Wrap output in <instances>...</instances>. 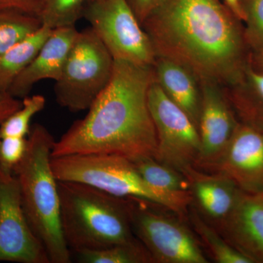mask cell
I'll return each instance as SVG.
<instances>
[{"label":"cell","instance_id":"2e32d148","mask_svg":"<svg viewBox=\"0 0 263 263\" xmlns=\"http://www.w3.org/2000/svg\"><path fill=\"white\" fill-rule=\"evenodd\" d=\"M193 73L179 62L162 57L157 62L155 77L166 95L188 114L198 127L201 95Z\"/></svg>","mask_w":263,"mask_h":263},{"label":"cell","instance_id":"9a60e30c","mask_svg":"<svg viewBox=\"0 0 263 263\" xmlns=\"http://www.w3.org/2000/svg\"><path fill=\"white\" fill-rule=\"evenodd\" d=\"M184 176L202 212L218 223L230 215L243 193L233 180L221 174H204L194 167Z\"/></svg>","mask_w":263,"mask_h":263},{"label":"cell","instance_id":"5b68a950","mask_svg":"<svg viewBox=\"0 0 263 263\" xmlns=\"http://www.w3.org/2000/svg\"><path fill=\"white\" fill-rule=\"evenodd\" d=\"M51 167L57 181L85 183L120 198L136 199L166 208L181 216L186 213L193 200L191 191L167 193L151 186L133 161L119 156L51 157Z\"/></svg>","mask_w":263,"mask_h":263},{"label":"cell","instance_id":"52a82bcc","mask_svg":"<svg viewBox=\"0 0 263 263\" xmlns=\"http://www.w3.org/2000/svg\"><path fill=\"white\" fill-rule=\"evenodd\" d=\"M148 105L157 133L155 160L184 176L196 167L200 156L198 127L166 95L155 77L148 88Z\"/></svg>","mask_w":263,"mask_h":263},{"label":"cell","instance_id":"8992f818","mask_svg":"<svg viewBox=\"0 0 263 263\" xmlns=\"http://www.w3.org/2000/svg\"><path fill=\"white\" fill-rule=\"evenodd\" d=\"M114 66L113 57L95 31H79L55 82L57 103L73 113L88 110L108 86Z\"/></svg>","mask_w":263,"mask_h":263},{"label":"cell","instance_id":"6da1fadb","mask_svg":"<svg viewBox=\"0 0 263 263\" xmlns=\"http://www.w3.org/2000/svg\"><path fill=\"white\" fill-rule=\"evenodd\" d=\"M154 79L152 66L114 60L108 86L87 114L55 142L52 157L108 155L132 161L155 158L157 133L148 105Z\"/></svg>","mask_w":263,"mask_h":263},{"label":"cell","instance_id":"7a4b0ae2","mask_svg":"<svg viewBox=\"0 0 263 263\" xmlns=\"http://www.w3.org/2000/svg\"><path fill=\"white\" fill-rule=\"evenodd\" d=\"M156 55L179 62L205 81H234L242 41L218 0H162L143 22Z\"/></svg>","mask_w":263,"mask_h":263},{"label":"cell","instance_id":"d4e9b609","mask_svg":"<svg viewBox=\"0 0 263 263\" xmlns=\"http://www.w3.org/2000/svg\"><path fill=\"white\" fill-rule=\"evenodd\" d=\"M27 149V138H0V168L13 174L15 167L23 160Z\"/></svg>","mask_w":263,"mask_h":263},{"label":"cell","instance_id":"83f0119b","mask_svg":"<svg viewBox=\"0 0 263 263\" xmlns=\"http://www.w3.org/2000/svg\"><path fill=\"white\" fill-rule=\"evenodd\" d=\"M141 24L160 5L162 0H127Z\"/></svg>","mask_w":263,"mask_h":263},{"label":"cell","instance_id":"ffe728a7","mask_svg":"<svg viewBox=\"0 0 263 263\" xmlns=\"http://www.w3.org/2000/svg\"><path fill=\"white\" fill-rule=\"evenodd\" d=\"M190 219L195 231L206 246L216 262L253 263L228 243L222 235L219 234L212 226L204 221L196 211H192Z\"/></svg>","mask_w":263,"mask_h":263},{"label":"cell","instance_id":"3957f363","mask_svg":"<svg viewBox=\"0 0 263 263\" xmlns=\"http://www.w3.org/2000/svg\"><path fill=\"white\" fill-rule=\"evenodd\" d=\"M27 138V152L13 172L24 214L50 262L70 263L71 251L64 239L60 222L58 181L51 167L56 141L41 124L31 127Z\"/></svg>","mask_w":263,"mask_h":263},{"label":"cell","instance_id":"7c38bea8","mask_svg":"<svg viewBox=\"0 0 263 263\" xmlns=\"http://www.w3.org/2000/svg\"><path fill=\"white\" fill-rule=\"evenodd\" d=\"M238 125L221 91L211 83H205L201 94L198 126L201 147L197 167L210 169L226 148Z\"/></svg>","mask_w":263,"mask_h":263},{"label":"cell","instance_id":"d6986e66","mask_svg":"<svg viewBox=\"0 0 263 263\" xmlns=\"http://www.w3.org/2000/svg\"><path fill=\"white\" fill-rule=\"evenodd\" d=\"M82 263H148L153 259L138 239L98 250L76 252Z\"/></svg>","mask_w":263,"mask_h":263},{"label":"cell","instance_id":"ac0fdd59","mask_svg":"<svg viewBox=\"0 0 263 263\" xmlns=\"http://www.w3.org/2000/svg\"><path fill=\"white\" fill-rule=\"evenodd\" d=\"M133 162L146 182L157 190L174 194L191 191L188 179L182 174L153 157Z\"/></svg>","mask_w":263,"mask_h":263},{"label":"cell","instance_id":"484cf974","mask_svg":"<svg viewBox=\"0 0 263 263\" xmlns=\"http://www.w3.org/2000/svg\"><path fill=\"white\" fill-rule=\"evenodd\" d=\"M245 18L251 42L263 51V0H248Z\"/></svg>","mask_w":263,"mask_h":263},{"label":"cell","instance_id":"ba28073f","mask_svg":"<svg viewBox=\"0 0 263 263\" xmlns=\"http://www.w3.org/2000/svg\"><path fill=\"white\" fill-rule=\"evenodd\" d=\"M83 17L108 48L114 60L153 65L156 53L127 0H94L87 3Z\"/></svg>","mask_w":263,"mask_h":263},{"label":"cell","instance_id":"7402d4cb","mask_svg":"<svg viewBox=\"0 0 263 263\" xmlns=\"http://www.w3.org/2000/svg\"><path fill=\"white\" fill-rule=\"evenodd\" d=\"M250 90L234 98L237 110L243 124L263 131V73L250 71Z\"/></svg>","mask_w":263,"mask_h":263},{"label":"cell","instance_id":"5bb4252c","mask_svg":"<svg viewBox=\"0 0 263 263\" xmlns=\"http://www.w3.org/2000/svg\"><path fill=\"white\" fill-rule=\"evenodd\" d=\"M227 241L253 263H263V197L245 193L229 216L218 223Z\"/></svg>","mask_w":263,"mask_h":263},{"label":"cell","instance_id":"44dd1931","mask_svg":"<svg viewBox=\"0 0 263 263\" xmlns=\"http://www.w3.org/2000/svg\"><path fill=\"white\" fill-rule=\"evenodd\" d=\"M41 26L37 17L15 11L0 12V55L35 32Z\"/></svg>","mask_w":263,"mask_h":263},{"label":"cell","instance_id":"1f68e13d","mask_svg":"<svg viewBox=\"0 0 263 263\" xmlns=\"http://www.w3.org/2000/svg\"><path fill=\"white\" fill-rule=\"evenodd\" d=\"M94 1V0H88L87 3H89V2H92ZM87 4V3H86Z\"/></svg>","mask_w":263,"mask_h":263},{"label":"cell","instance_id":"f546056e","mask_svg":"<svg viewBox=\"0 0 263 263\" xmlns=\"http://www.w3.org/2000/svg\"><path fill=\"white\" fill-rule=\"evenodd\" d=\"M226 1L230 8L234 12L235 14L238 15L240 18H245V13L240 6V0H226Z\"/></svg>","mask_w":263,"mask_h":263},{"label":"cell","instance_id":"603a6c76","mask_svg":"<svg viewBox=\"0 0 263 263\" xmlns=\"http://www.w3.org/2000/svg\"><path fill=\"white\" fill-rule=\"evenodd\" d=\"M22 106L0 124V138H27L30 133L32 118L46 106V98L41 95L22 99Z\"/></svg>","mask_w":263,"mask_h":263},{"label":"cell","instance_id":"e0dca14e","mask_svg":"<svg viewBox=\"0 0 263 263\" xmlns=\"http://www.w3.org/2000/svg\"><path fill=\"white\" fill-rule=\"evenodd\" d=\"M52 29L42 25L35 32L0 55V93H8L10 86L39 51Z\"/></svg>","mask_w":263,"mask_h":263},{"label":"cell","instance_id":"8fae6325","mask_svg":"<svg viewBox=\"0 0 263 263\" xmlns=\"http://www.w3.org/2000/svg\"><path fill=\"white\" fill-rule=\"evenodd\" d=\"M210 170L233 180L245 193L263 192V131L238 124Z\"/></svg>","mask_w":263,"mask_h":263},{"label":"cell","instance_id":"f1b7e54d","mask_svg":"<svg viewBox=\"0 0 263 263\" xmlns=\"http://www.w3.org/2000/svg\"><path fill=\"white\" fill-rule=\"evenodd\" d=\"M20 99L13 98L8 93H0V124L22 106Z\"/></svg>","mask_w":263,"mask_h":263},{"label":"cell","instance_id":"4316f807","mask_svg":"<svg viewBox=\"0 0 263 263\" xmlns=\"http://www.w3.org/2000/svg\"><path fill=\"white\" fill-rule=\"evenodd\" d=\"M45 0H0V12L15 11L39 18Z\"/></svg>","mask_w":263,"mask_h":263},{"label":"cell","instance_id":"30bf717a","mask_svg":"<svg viewBox=\"0 0 263 263\" xmlns=\"http://www.w3.org/2000/svg\"><path fill=\"white\" fill-rule=\"evenodd\" d=\"M0 261L51 263L22 208L16 177L0 168Z\"/></svg>","mask_w":263,"mask_h":263},{"label":"cell","instance_id":"cb8c5ba5","mask_svg":"<svg viewBox=\"0 0 263 263\" xmlns=\"http://www.w3.org/2000/svg\"><path fill=\"white\" fill-rule=\"evenodd\" d=\"M88 0H45L39 18L42 25L52 29L76 26Z\"/></svg>","mask_w":263,"mask_h":263},{"label":"cell","instance_id":"9c48e42d","mask_svg":"<svg viewBox=\"0 0 263 263\" xmlns=\"http://www.w3.org/2000/svg\"><path fill=\"white\" fill-rule=\"evenodd\" d=\"M128 200L133 233L154 262H209L193 233L179 221L152 210V204L136 199Z\"/></svg>","mask_w":263,"mask_h":263},{"label":"cell","instance_id":"4fadbf2b","mask_svg":"<svg viewBox=\"0 0 263 263\" xmlns=\"http://www.w3.org/2000/svg\"><path fill=\"white\" fill-rule=\"evenodd\" d=\"M79 32L76 26L52 29L32 61L13 81L8 94L23 99L39 81H58Z\"/></svg>","mask_w":263,"mask_h":263},{"label":"cell","instance_id":"4dcf8cb0","mask_svg":"<svg viewBox=\"0 0 263 263\" xmlns=\"http://www.w3.org/2000/svg\"><path fill=\"white\" fill-rule=\"evenodd\" d=\"M261 60H262V64H263V51H261Z\"/></svg>","mask_w":263,"mask_h":263},{"label":"cell","instance_id":"d6a6232c","mask_svg":"<svg viewBox=\"0 0 263 263\" xmlns=\"http://www.w3.org/2000/svg\"><path fill=\"white\" fill-rule=\"evenodd\" d=\"M260 194H261V195H262V197H263V192H262V193H260Z\"/></svg>","mask_w":263,"mask_h":263},{"label":"cell","instance_id":"277c9868","mask_svg":"<svg viewBox=\"0 0 263 263\" xmlns=\"http://www.w3.org/2000/svg\"><path fill=\"white\" fill-rule=\"evenodd\" d=\"M60 222L70 251L98 250L136 239L128 199L88 184L58 181Z\"/></svg>","mask_w":263,"mask_h":263}]
</instances>
